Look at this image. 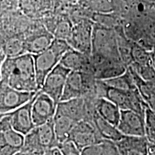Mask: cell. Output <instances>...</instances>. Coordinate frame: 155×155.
I'll list each match as a JSON object with an SVG mask.
<instances>
[{"instance_id": "6da1fadb", "label": "cell", "mask_w": 155, "mask_h": 155, "mask_svg": "<svg viewBox=\"0 0 155 155\" xmlns=\"http://www.w3.org/2000/svg\"><path fill=\"white\" fill-rule=\"evenodd\" d=\"M1 81L22 92L40 91L36 78L33 56L29 53L5 58L0 67Z\"/></svg>"}, {"instance_id": "7a4b0ae2", "label": "cell", "mask_w": 155, "mask_h": 155, "mask_svg": "<svg viewBox=\"0 0 155 155\" xmlns=\"http://www.w3.org/2000/svg\"><path fill=\"white\" fill-rule=\"evenodd\" d=\"M71 48L66 41L55 38L47 50L38 55H32L37 82L40 91L46 76L60 64L62 58Z\"/></svg>"}, {"instance_id": "3957f363", "label": "cell", "mask_w": 155, "mask_h": 155, "mask_svg": "<svg viewBox=\"0 0 155 155\" xmlns=\"http://www.w3.org/2000/svg\"><path fill=\"white\" fill-rule=\"evenodd\" d=\"M101 88L98 98H105L114 103L121 110H131L144 116L146 103L139 94L138 88L131 91H124L105 86L101 81H97Z\"/></svg>"}, {"instance_id": "277c9868", "label": "cell", "mask_w": 155, "mask_h": 155, "mask_svg": "<svg viewBox=\"0 0 155 155\" xmlns=\"http://www.w3.org/2000/svg\"><path fill=\"white\" fill-rule=\"evenodd\" d=\"M91 56L121 61L116 32L107 27L94 26Z\"/></svg>"}, {"instance_id": "5b68a950", "label": "cell", "mask_w": 155, "mask_h": 155, "mask_svg": "<svg viewBox=\"0 0 155 155\" xmlns=\"http://www.w3.org/2000/svg\"><path fill=\"white\" fill-rule=\"evenodd\" d=\"M88 74L78 71H71L61 101L79 98H97L93 96L94 89L91 81L88 79Z\"/></svg>"}, {"instance_id": "8992f818", "label": "cell", "mask_w": 155, "mask_h": 155, "mask_svg": "<svg viewBox=\"0 0 155 155\" xmlns=\"http://www.w3.org/2000/svg\"><path fill=\"white\" fill-rule=\"evenodd\" d=\"M37 94L19 91L0 81V118L30 101Z\"/></svg>"}, {"instance_id": "52a82bcc", "label": "cell", "mask_w": 155, "mask_h": 155, "mask_svg": "<svg viewBox=\"0 0 155 155\" xmlns=\"http://www.w3.org/2000/svg\"><path fill=\"white\" fill-rule=\"evenodd\" d=\"M71 71L61 63L46 76L40 91L58 104L61 101L65 83Z\"/></svg>"}, {"instance_id": "ba28073f", "label": "cell", "mask_w": 155, "mask_h": 155, "mask_svg": "<svg viewBox=\"0 0 155 155\" xmlns=\"http://www.w3.org/2000/svg\"><path fill=\"white\" fill-rule=\"evenodd\" d=\"M58 104L53 98L41 91L33 99L32 115L35 127H39L53 120L57 111Z\"/></svg>"}, {"instance_id": "9c48e42d", "label": "cell", "mask_w": 155, "mask_h": 155, "mask_svg": "<svg viewBox=\"0 0 155 155\" xmlns=\"http://www.w3.org/2000/svg\"><path fill=\"white\" fill-rule=\"evenodd\" d=\"M104 140L98 134L91 121L83 120L76 123L70 136L68 141L81 151L84 148L98 144Z\"/></svg>"}, {"instance_id": "30bf717a", "label": "cell", "mask_w": 155, "mask_h": 155, "mask_svg": "<svg viewBox=\"0 0 155 155\" xmlns=\"http://www.w3.org/2000/svg\"><path fill=\"white\" fill-rule=\"evenodd\" d=\"M94 26L90 22L87 21H81L73 25L72 33L66 41L70 47L91 56Z\"/></svg>"}, {"instance_id": "8fae6325", "label": "cell", "mask_w": 155, "mask_h": 155, "mask_svg": "<svg viewBox=\"0 0 155 155\" xmlns=\"http://www.w3.org/2000/svg\"><path fill=\"white\" fill-rule=\"evenodd\" d=\"M117 128L124 136L146 137L144 116L131 110H121Z\"/></svg>"}, {"instance_id": "7c38bea8", "label": "cell", "mask_w": 155, "mask_h": 155, "mask_svg": "<svg viewBox=\"0 0 155 155\" xmlns=\"http://www.w3.org/2000/svg\"><path fill=\"white\" fill-rule=\"evenodd\" d=\"M34 98L30 101L8 114L10 117L12 129L24 136L28 134L36 127L32 115V106Z\"/></svg>"}, {"instance_id": "4fadbf2b", "label": "cell", "mask_w": 155, "mask_h": 155, "mask_svg": "<svg viewBox=\"0 0 155 155\" xmlns=\"http://www.w3.org/2000/svg\"><path fill=\"white\" fill-rule=\"evenodd\" d=\"M120 155H147L149 141L146 137L124 136L115 142Z\"/></svg>"}, {"instance_id": "5bb4252c", "label": "cell", "mask_w": 155, "mask_h": 155, "mask_svg": "<svg viewBox=\"0 0 155 155\" xmlns=\"http://www.w3.org/2000/svg\"><path fill=\"white\" fill-rule=\"evenodd\" d=\"M60 63L71 71L89 73V71H92L91 56L72 48L65 53Z\"/></svg>"}, {"instance_id": "9a60e30c", "label": "cell", "mask_w": 155, "mask_h": 155, "mask_svg": "<svg viewBox=\"0 0 155 155\" xmlns=\"http://www.w3.org/2000/svg\"><path fill=\"white\" fill-rule=\"evenodd\" d=\"M55 40L53 34L48 31L35 32L25 38V47L27 53L35 55L44 52L51 45Z\"/></svg>"}, {"instance_id": "2e32d148", "label": "cell", "mask_w": 155, "mask_h": 155, "mask_svg": "<svg viewBox=\"0 0 155 155\" xmlns=\"http://www.w3.org/2000/svg\"><path fill=\"white\" fill-rule=\"evenodd\" d=\"M95 110L102 119L117 127L121 116V109L114 103L105 98H97L95 101Z\"/></svg>"}, {"instance_id": "e0dca14e", "label": "cell", "mask_w": 155, "mask_h": 155, "mask_svg": "<svg viewBox=\"0 0 155 155\" xmlns=\"http://www.w3.org/2000/svg\"><path fill=\"white\" fill-rule=\"evenodd\" d=\"M0 50L5 58H15L27 53L25 38L15 35L5 38L0 43Z\"/></svg>"}, {"instance_id": "ac0fdd59", "label": "cell", "mask_w": 155, "mask_h": 155, "mask_svg": "<svg viewBox=\"0 0 155 155\" xmlns=\"http://www.w3.org/2000/svg\"><path fill=\"white\" fill-rule=\"evenodd\" d=\"M92 121L98 134L104 140L117 142L123 138L124 135L120 132L117 127L102 119L97 114L96 111L93 116Z\"/></svg>"}, {"instance_id": "d6986e66", "label": "cell", "mask_w": 155, "mask_h": 155, "mask_svg": "<svg viewBox=\"0 0 155 155\" xmlns=\"http://www.w3.org/2000/svg\"><path fill=\"white\" fill-rule=\"evenodd\" d=\"M54 129L56 138L59 145L68 141L73 128L78 122H75L67 116L55 114L53 119Z\"/></svg>"}, {"instance_id": "ffe728a7", "label": "cell", "mask_w": 155, "mask_h": 155, "mask_svg": "<svg viewBox=\"0 0 155 155\" xmlns=\"http://www.w3.org/2000/svg\"><path fill=\"white\" fill-rule=\"evenodd\" d=\"M35 130L39 141L45 152L50 149L58 147L53 120L35 127Z\"/></svg>"}, {"instance_id": "44dd1931", "label": "cell", "mask_w": 155, "mask_h": 155, "mask_svg": "<svg viewBox=\"0 0 155 155\" xmlns=\"http://www.w3.org/2000/svg\"><path fill=\"white\" fill-rule=\"evenodd\" d=\"M81 153V155H120L115 142L104 139L98 144L84 148Z\"/></svg>"}, {"instance_id": "7402d4cb", "label": "cell", "mask_w": 155, "mask_h": 155, "mask_svg": "<svg viewBox=\"0 0 155 155\" xmlns=\"http://www.w3.org/2000/svg\"><path fill=\"white\" fill-rule=\"evenodd\" d=\"M101 82L106 86L120 90L131 91L137 88L133 75L129 69H127L124 74L109 80L103 81Z\"/></svg>"}, {"instance_id": "603a6c76", "label": "cell", "mask_w": 155, "mask_h": 155, "mask_svg": "<svg viewBox=\"0 0 155 155\" xmlns=\"http://www.w3.org/2000/svg\"><path fill=\"white\" fill-rule=\"evenodd\" d=\"M20 150L30 152L35 155H44L45 150L41 146L37 135L35 128L25 136L24 144Z\"/></svg>"}, {"instance_id": "cb8c5ba5", "label": "cell", "mask_w": 155, "mask_h": 155, "mask_svg": "<svg viewBox=\"0 0 155 155\" xmlns=\"http://www.w3.org/2000/svg\"><path fill=\"white\" fill-rule=\"evenodd\" d=\"M73 28V23L68 19H62L54 27L52 32L54 38L67 41L72 33Z\"/></svg>"}, {"instance_id": "d4e9b609", "label": "cell", "mask_w": 155, "mask_h": 155, "mask_svg": "<svg viewBox=\"0 0 155 155\" xmlns=\"http://www.w3.org/2000/svg\"><path fill=\"white\" fill-rule=\"evenodd\" d=\"M144 123L146 137L149 142L155 139V111L147 106L144 112Z\"/></svg>"}, {"instance_id": "484cf974", "label": "cell", "mask_w": 155, "mask_h": 155, "mask_svg": "<svg viewBox=\"0 0 155 155\" xmlns=\"http://www.w3.org/2000/svg\"><path fill=\"white\" fill-rule=\"evenodd\" d=\"M5 136L7 144L9 146H11L15 148L20 150L22 148L24 144L25 136L18 131L12 129L5 131Z\"/></svg>"}, {"instance_id": "4316f807", "label": "cell", "mask_w": 155, "mask_h": 155, "mask_svg": "<svg viewBox=\"0 0 155 155\" xmlns=\"http://www.w3.org/2000/svg\"><path fill=\"white\" fill-rule=\"evenodd\" d=\"M58 148L63 155H81V151L71 141H67L59 145Z\"/></svg>"}, {"instance_id": "83f0119b", "label": "cell", "mask_w": 155, "mask_h": 155, "mask_svg": "<svg viewBox=\"0 0 155 155\" xmlns=\"http://www.w3.org/2000/svg\"><path fill=\"white\" fill-rule=\"evenodd\" d=\"M20 150L18 149L7 145L3 148L0 149V155H15Z\"/></svg>"}, {"instance_id": "f1b7e54d", "label": "cell", "mask_w": 155, "mask_h": 155, "mask_svg": "<svg viewBox=\"0 0 155 155\" xmlns=\"http://www.w3.org/2000/svg\"><path fill=\"white\" fill-rule=\"evenodd\" d=\"M44 155H63V154L58 147H54V148L48 150Z\"/></svg>"}, {"instance_id": "f546056e", "label": "cell", "mask_w": 155, "mask_h": 155, "mask_svg": "<svg viewBox=\"0 0 155 155\" xmlns=\"http://www.w3.org/2000/svg\"><path fill=\"white\" fill-rule=\"evenodd\" d=\"M147 155H155V144L149 142L148 154Z\"/></svg>"}, {"instance_id": "4dcf8cb0", "label": "cell", "mask_w": 155, "mask_h": 155, "mask_svg": "<svg viewBox=\"0 0 155 155\" xmlns=\"http://www.w3.org/2000/svg\"><path fill=\"white\" fill-rule=\"evenodd\" d=\"M5 2L7 4V5H8L9 7H10L11 5H12L13 4H14L15 2L17 1V0H5Z\"/></svg>"}, {"instance_id": "1f68e13d", "label": "cell", "mask_w": 155, "mask_h": 155, "mask_svg": "<svg viewBox=\"0 0 155 155\" xmlns=\"http://www.w3.org/2000/svg\"><path fill=\"white\" fill-rule=\"evenodd\" d=\"M15 155H17V154H15Z\"/></svg>"}]
</instances>
